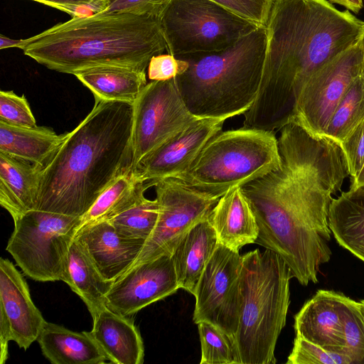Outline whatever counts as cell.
Instances as JSON below:
<instances>
[{
	"label": "cell",
	"mask_w": 364,
	"mask_h": 364,
	"mask_svg": "<svg viewBox=\"0 0 364 364\" xmlns=\"http://www.w3.org/2000/svg\"><path fill=\"white\" fill-rule=\"evenodd\" d=\"M278 138L279 168L242 187L259 228L256 244L278 255L304 286L332 255L328 211L349 175L337 142L291 122Z\"/></svg>",
	"instance_id": "cell-1"
},
{
	"label": "cell",
	"mask_w": 364,
	"mask_h": 364,
	"mask_svg": "<svg viewBox=\"0 0 364 364\" xmlns=\"http://www.w3.org/2000/svg\"><path fill=\"white\" fill-rule=\"evenodd\" d=\"M265 26L261 84L243 126L274 132L290 123L309 77L358 43L364 22L326 0H274Z\"/></svg>",
	"instance_id": "cell-2"
},
{
	"label": "cell",
	"mask_w": 364,
	"mask_h": 364,
	"mask_svg": "<svg viewBox=\"0 0 364 364\" xmlns=\"http://www.w3.org/2000/svg\"><path fill=\"white\" fill-rule=\"evenodd\" d=\"M134 104L95 101L41 171L36 210L82 217L119 175L132 172Z\"/></svg>",
	"instance_id": "cell-3"
},
{
	"label": "cell",
	"mask_w": 364,
	"mask_h": 364,
	"mask_svg": "<svg viewBox=\"0 0 364 364\" xmlns=\"http://www.w3.org/2000/svg\"><path fill=\"white\" fill-rule=\"evenodd\" d=\"M17 48L50 70L73 75L101 65L146 71L166 44L157 17L100 12L21 39Z\"/></svg>",
	"instance_id": "cell-4"
},
{
	"label": "cell",
	"mask_w": 364,
	"mask_h": 364,
	"mask_svg": "<svg viewBox=\"0 0 364 364\" xmlns=\"http://www.w3.org/2000/svg\"><path fill=\"white\" fill-rule=\"evenodd\" d=\"M266 48V26H261L225 49L176 57L188 63L175 80L190 112L225 120L244 114L259 90Z\"/></svg>",
	"instance_id": "cell-5"
},
{
	"label": "cell",
	"mask_w": 364,
	"mask_h": 364,
	"mask_svg": "<svg viewBox=\"0 0 364 364\" xmlns=\"http://www.w3.org/2000/svg\"><path fill=\"white\" fill-rule=\"evenodd\" d=\"M242 256L239 324L231 338L237 364L276 363L274 350L290 303V269L273 251Z\"/></svg>",
	"instance_id": "cell-6"
},
{
	"label": "cell",
	"mask_w": 364,
	"mask_h": 364,
	"mask_svg": "<svg viewBox=\"0 0 364 364\" xmlns=\"http://www.w3.org/2000/svg\"><path fill=\"white\" fill-rule=\"evenodd\" d=\"M281 164L274 132L243 126L215 134L180 179L200 191L224 195Z\"/></svg>",
	"instance_id": "cell-7"
},
{
	"label": "cell",
	"mask_w": 364,
	"mask_h": 364,
	"mask_svg": "<svg viewBox=\"0 0 364 364\" xmlns=\"http://www.w3.org/2000/svg\"><path fill=\"white\" fill-rule=\"evenodd\" d=\"M157 18L175 57L225 49L261 26L211 0H168Z\"/></svg>",
	"instance_id": "cell-8"
},
{
	"label": "cell",
	"mask_w": 364,
	"mask_h": 364,
	"mask_svg": "<svg viewBox=\"0 0 364 364\" xmlns=\"http://www.w3.org/2000/svg\"><path fill=\"white\" fill-rule=\"evenodd\" d=\"M81 217L30 210L14 223L6 250L24 274L38 282L61 280Z\"/></svg>",
	"instance_id": "cell-9"
},
{
	"label": "cell",
	"mask_w": 364,
	"mask_h": 364,
	"mask_svg": "<svg viewBox=\"0 0 364 364\" xmlns=\"http://www.w3.org/2000/svg\"><path fill=\"white\" fill-rule=\"evenodd\" d=\"M154 186L159 218L133 265L161 255H172L188 231L208 217L223 196L200 191L174 178L161 180Z\"/></svg>",
	"instance_id": "cell-10"
},
{
	"label": "cell",
	"mask_w": 364,
	"mask_h": 364,
	"mask_svg": "<svg viewBox=\"0 0 364 364\" xmlns=\"http://www.w3.org/2000/svg\"><path fill=\"white\" fill-rule=\"evenodd\" d=\"M198 119L185 105L175 78L147 82L134 103L132 172Z\"/></svg>",
	"instance_id": "cell-11"
},
{
	"label": "cell",
	"mask_w": 364,
	"mask_h": 364,
	"mask_svg": "<svg viewBox=\"0 0 364 364\" xmlns=\"http://www.w3.org/2000/svg\"><path fill=\"white\" fill-rule=\"evenodd\" d=\"M242 256L218 242L198 283L193 320L208 322L232 337L242 304Z\"/></svg>",
	"instance_id": "cell-12"
},
{
	"label": "cell",
	"mask_w": 364,
	"mask_h": 364,
	"mask_svg": "<svg viewBox=\"0 0 364 364\" xmlns=\"http://www.w3.org/2000/svg\"><path fill=\"white\" fill-rule=\"evenodd\" d=\"M362 74V53L358 41L324 64L305 82L296 98L290 123L323 136L341 99Z\"/></svg>",
	"instance_id": "cell-13"
},
{
	"label": "cell",
	"mask_w": 364,
	"mask_h": 364,
	"mask_svg": "<svg viewBox=\"0 0 364 364\" xmlns=\"http://www.w3.org/2000/svg\"><path fill=\"white\" fill-rule=\"evenodd\" d=\"M180 289L172 255L137 263L115 279L105 299L112 311L133 318L148 305Z\"/></svg>",
	"instance_id": "cell-14"
},
{
	"label": "cell",
	"mask_w": 364,
	"mask_h": 364,
	"mask_svg": "<svg viewBox=\"0 0 364 364\" xmlns=\"http://www.w3.org/2000/svg\"><path fill=\"white\" fill-rule=\"evenodd\" d=\"M226 120L199 118L178 135L143 159L132 173L139 181L156 183L166 178L180 179L190 169L205 144Z\"/></svg>",
	"instance_id": "cell-15"
},
{
	"label": "cell",
	"mask_w": 364,
	"mask_h": 364,
	"mask_svg": "<svg viewBox=\"0 0 364 364\" xmlns=\"http://www.w3.org/2000/svg\"><path fill=\"white\" fill-rule=\"evenodd\" d=\"M347 298L334 291L318 290L294 316L296 335L330 352L346 355L344 314Z\"/></svg>",
	"instance_id": "cell-16"
},
{
	"label": "cell",
	"mask_w": 364,
	"mask_h": 364,
	"mask_svg": "<svg viewBox=\"0 0 364 364\" xmlns=\"http://www.w3.org/2000/svg\"><path fill=\"white\" fill-rule=\"evenodd\" d=\"M0 311L10 323L12 341L26 350L46 322L33 302L27 282L9 259H0Z\"/></svg>",
	"instance_id": "cell-17"
},
{
	"label": "cell",
	"mask_w": 364,
	"mask_h": 364,
	"mask_svg": "<svg viewBox=\"0 0 364 364\" xmlns=\"http://www.w3.org/2000/svg\"><path fill=\"white\" fill-rule=\"evenodd\" d=\"M75 237L109 282H114L134 264L144 244L122 237L107 220L84 225Z\"/></svg>",
	"instance_id": "cell-18"
},
{
	"label": "cell",
	"mask_w": 364,
	"mask_h": 364,
	"mask_svg": "<svg viewBox=\"0 0 364 364\" xmlns=\"http://www.w3.org/2000/svg\"><path fill=\"white\" fill-rule=\"evenodd\" d=\"M90 335L106 355L115 364H142L143 340L133 318L119 315L106 306L92 316Z\"/></svg>",
	"instance_id": "cell-19"
},
{
	"label": "cell",
	"mask_w": 364,
	"mask_h": 364,
	"mask_svg": "<svg viewBox=\"0 0 364 364\" xmlns=\"http://www.w3.org/2000/svg\"><path fill=\"white\" fill-rule=\"evenodd\" d=\"M208 220L218 242L234 251L239 252L257 238V220L241 186L225 192L210 210Z\"/></svg>",
	"instance_id": "cell-20"
},
{
	"label": "cell",
	"mask_w": 364,
	"mask_h": 364,
	"mask_svg": "<svg viewBox=\"0 0 364 364\" xmlns=\"http://www.w3.org/2000/svg\"><path fill=\"white\" fill-rule=\"evenodd\" d=\"M43 168L0 152V205L14 220L36 209Z\"/></svg>",
	"instance_id": "cell-21"
},
{
	"label": "cell",
	"mask_w": 364,
	"mask_h": 364,
	"mask_svg": "<svg viewBox=\"0 0 364 364\" xmlns=\"http://www.w3.org/2000/svg\"><path fill=\"white\" fill-rule=\"evenodd\" d=\"M37 341L53 364H102L108 360L90 331L75 332L46 321Z\"/></svg>",
	"instance_id": "cell-22"
},
{
	"label": "cell",
	"mask_w": 364,
	"mask_h": 364,
	"mask_svg": "<svg viewBox=\"0 0 364 364\" xmlns=\"http://www.w3.org/2000/svg\"><path fill=\"white\" fill-rule=\"evenodd\" d=\"M218 242L208 218L188 231L172 255L180 289L195 294L203 269Z\"/></svg>",
	"instance_id": "cell-23"
},
{
	"label": "cell",
	"mask_w": 364,
	"mask_h": 364,
	"mask_svg": "<svg viewBox=\"0 0 364 364\" xmlns=\"http://www.w3.org/2000/svg\"><path fill=\"white\" fill-rule=\"evenodd\" d=\"M73 75L92 92L95 101L134 104L147 84L146 71L122 66H96Z\"/></svg>",
	"instance_id": "cell-24"
},
{
	"label": "cell",
	"mask_w": 364,
	"mask_h": 364,
	"mask_svg": "<svg viewBox=\"0 0 364 364\" xmlns=\"http://www.w3.org/2000/svg\"><path fill=\"white\" fill-rule=\"evenodd\" d=\"M328 226L338 245L364 262V188H350L332 199Z\"/></svg>",
	"instance_id": "cell-25"
},
{
	"label": "cell",
	"mask_w": 364,
	"mask_h": 364,
	"mask_svg": "<svg viewBox=\"0 0 364 364\" xmlns=\"http://www.w3.org/2000/svg\"><path fill=\"white\" fill-rule=\"evenodd\" d=\"M61 281L81 298L91 316L105 306L106 296L113 283L102 277L75 237L67 254Z\"/></svg>",
	"instance_id": "cell-26"
},
{
	"label": "cell",
	"mask_w": 364,
	"mask_h": 364,
	"mask_svg": "<svg viewBox=\"0 0 364 364\" xmlns=\"http://www.w3.org/2000/svg\"><path fill=\"white\" fill-rule=\"evenodd\" d=\"M66 136L46 127H23L0 122V152L44 167Z\"/></svg>",
	"instance_id": "cell-27"
},
{
	"label": "cell",
	"mask_w": 364,
	"mask_h": 364,
	"mask_svg": "<svg viewBox=\"0 0 364 364\" xmlns=\"http://www.w3.org/2000/svg\"><path fill=\"white\" fill-rule=\"evenodd\" d=\"M149 187V183L139 181L132 172L119 175L81 217L78 230L92 223L107 220L132 203Z\"/></svg>",
	"instance_id": "cell-28"
},
{
	"label": "cell",
	"mask_w": 364,
	"mask_h": 364,
	"mask_svg": "<svg viewBox=\"0 0 364 364\" xmlns=\"http://www.w3.org/2000/svg\"><path fill=\"white\" fill-rule=\"evenodd\" d=\"M144 193L107 220L122 237L145 243L156 226L159 205L156 198L147 199Z\"/></svg>",
	"instance_id": "cell-29"
},
{
	"label": "cell",
	"mask_w": 364,
	"mask_h": 364,
	"mask_svg": "<svg viewBox=\"0 0 364 364\" xmlns=\"http://www.w3.org/2000/svg\"><path fill=\"white\" fill-rule=\"evenodd\" d=\"M364 119V75L350 84L328 122L323 136L341 144Z\"/></svg>",
	"instance_id": "cell-30"
},
{
	"label": "cell",
	"mask_w": 364,
	"mask_h": 364,
	"mask_svg": "<svg viewBox=\"0 0 364 364\" xmlns=\"http://www.w3.org/2000/svg\"><path fill=\"white\" fill-rule=\"evenodd\" d=\"M197 325L201 348L200 364H237L231 337L208 322Z\"/></svg>",
	"instance_id": "cell-31"
},
{
	"label": "cell",
	"mask_w": 364,
	"mask_h": 364,
	"mask_svg": "<svg viewBox=\"0 0 364 364\" xmlns=\"http://www.w3.org/2000/svg\"><path fill=\"white\" fill-rule=\"evenodd\" d=\"M345 354L353 364H364V318L359 302L347 298L344 314Z\"/></svg>",
	"instance_id": "cell-32"
},
{
	"label": "cell",
	"mask_w": 364,
	"mask_h": 364,
	"mask_svg": "<svg viewBox=\"0 0 364 364\" xmlns=\"http://www.w3.org/2000/svg\"><path fill=\"white\" fill-rule=\"evenodd\" d=\"M287 363L353 364L348 356L330 352L298 335H296L294 346Z\"/></svg>",
	"instance_id": "cell-33"
},
{
	"label": "cell",
	"mask_w": 364,
	"mask_h": 364,
	"mask_svg": "<svg viewBox=\"0 0 364 364\" xmlns=\"http://www.w3.org/2000/svg\"><path fill=\"white\" fill-rule=\"evenodd\" d=\"M0 122L17 127L37 126L25 96H18L13 91L0 92Z\"/></svg>",
	"instance_id": "cell-34"
},
{
	"label": "cell",
	"mask_w": 364,
	"mask_h": 364,
	"mask_svg": "<svg viewBox=\"0 0 364 364\" xmlns=\"http://www.w3.org/2000/svg\"><path fill=\"white\" fill-rule=\"evenodd\" d=\"M259 26H266L274 0H211Z\"/></svg>",
	"instance_id": "cell-35"
},
{
	"label": "cell",
	"mask_w": 364,
	"mask_h": 364,
	"mask_svg": "<svg viewBox=\"0 0 364 364\" xmlns=\"http://www.w3.org/2000/svg\"><path fill=\"white\" fill-rule=\"evenodd\" d=\"M349 175L356 177L364 164V119L340 144Z\"/></svg>",
	"instance_id": "cell-36"
},
{
	"label": "cell",
	"mask_w": 364,
	"mask_h": 364,
	"mask_svg": "<svg viewBox=\"0 0 364 364\" xmlns=\"http://www.w3.org/2000/svg\"><path fill=\"white\" fill-rule=\"evenodd\" d=\"M188 63L183 59L169 53L160 54L151 58L148 65L149 79L164 81L173 79L184 73Z\"/></svg>",
	"instance_id": "cell-37"
},
{
	"label": "cell",
	"mask_w": 364,
	"mask_h": 364,
	"mask_svg": "<svg viewBox=\"0 0 364 364\" xmlns=\"http://www.w3.org/2000/svg\"><path fill=\"white\" fill-rule=\"evenodd\" d=\"M168 0H109L104 13H129L157 17Z\"/></svg>",
	"instance_id": "cell-38"
},
{
	"label": "cell",
	"mask_w": 364,
	"mask_h": 364,
	"mask_svg": "<svg viewBox=\"0 0 364 364\" xmlns=\"http://www.w3.org/2000/svg\"><path fill=\"white\" fill-rule=\"evenodd\" d=\"M68 13L73 18L104 11L109 0H31Z\"/></svg>",
	"instance_id": "cell-39"
},
{
	"label": "cell",
	"mask_w": 364,
	"mask_h": 364,
	"mask_svg": "<svg viewBox=\"0 0 364 364\" xmlns=\"http://www.w3.org/2000/svg\"><path fill=\"white\" fill-rule=\"evenodd\" d=\"M12 341V333L9 320L0 311V363L4 364L8 358L9 342Z\"/></svg>",
	"instance_id": "cell-40"
},
{
	"label": "cell",
	"mask_w": 364,
	"mask_h": 364,
	"mask_svg": "<svg viewBox=\"0 0 364 364\" xmlns=\"http://www.w3.org/2000/svg\"><path fill=\"white\" fill-rule=\"evenodd\" d=\"M331 4H340L347 10L358 14L363 7V0H326Z\"/></svg>",
	"instance_id": "cell-41"
},
{
	"label": "cell",
	"mask_w": 364,
	"mask_h": 364,
	"mask_svg": "<svg viewBox=\"0 0 364 364\" xmlns=\"http://www.w3.org/2000/svg\"><path fill=\"white\" fill-rule=\"evenodd\" d=\"M21 39L19 40H14L11 39L8 37H6L3 36L2 34L0 35V49H4L8 48H17L18 44L20 43Z\"/></svg>",
	"instance_id": "cell-42"
},
{
	"label": "cell",
	"mask_w": 364,
	"mask_h": 364,
	"mask_svg": "<svg viewBox=\"0 0 364 364\" xmlns=\"http://www.w3.org/2000/svg\"><path fill=\"white\" fill-rule=\"evenodd\" d=\"M350 188H364V164L356 177L353 179Z\"/></svg>",
	"instance_id": "cell-43"
},
{
	"label": "cell",
	"mask_w": 364,
	"mask_h": 364,
	"mask_svg": "<svg viewBox=\"0 0 364 364\" xmlns=\"http://www.w3.org/2000/svg\"><path fill=\"white\" fill-rule=\"evenodd\" d=\"M358 44L362 53V58H363V75H364V28L360 33V38L358 39Z\"/></svg>",
	"instance_id": "cell-44"
},
{
	"label": "cell",
	"mask_w": 364,
	"mask_h": 364,
	"mask_svg": "<svg viewBox=\"0 0 364 364\" xmlns=\"http://www.w3.org/2000/svg\"><path fill=\"white\" fill-rule=\"evenodd\" d=\"M359 308L364 318V299L359 302Z\"/></svg>",
	"instance_id": "cell-45"
}]
</instances>
